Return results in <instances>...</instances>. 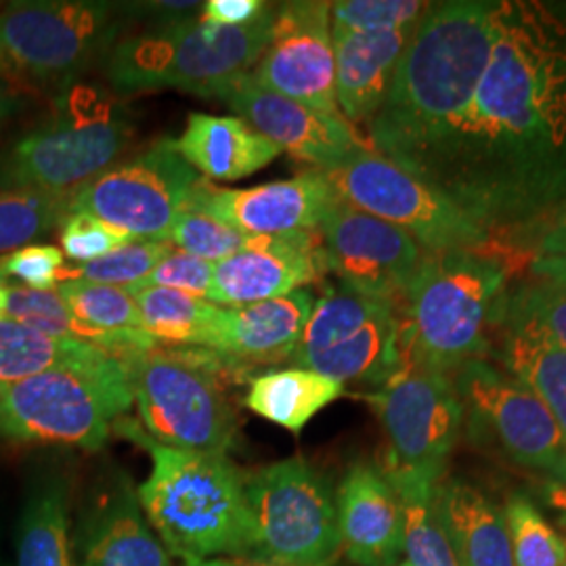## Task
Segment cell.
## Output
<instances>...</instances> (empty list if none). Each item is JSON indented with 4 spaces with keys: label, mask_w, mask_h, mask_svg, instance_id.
<instances>
[{
    "label": "cell",
    "mask_w": 566,
    "mask_h": 566,
    "mask_svg": "<svg viewBox=\"0 0 566 566\" xmlns=\"http://www.w3.org/2000/svg\"><path fill=\"white\" fill-rule=\"evenodd\" d=\"M416 25L392 32H350L332 28L336 103L338 112L353 126L371 120L382 107Z\"/></svg>",
    "instance_id": "obj_24"
},
{
    "label": "cell",
    "mask_w": 566,
    "mask_h": 566,
    "mask_svg": "<svg viewBox=\"0 0 566 566\" xmlns=\"http://www.w3.org/2000/svg\"><path fill=\"white\" fill-rule=\"evenodd\" d=\"M344 554L359 566L399 565L405 554L401 500L378 465L359 462L336 493Z\"/></svg>",
    "instance_id": "obj_22"
},
{
    "label": "cell",
    "mask_w": 566,
    "mask_h": 566,
    "mask_svg": "<svg viewBox=\"0 0 566 566\" xmlns=\"http://www.w3.org/2000/svg\"><path fill=\"white\" fill-rule=\"evenodd\" d=\"M325 269L343 287L386 303H403L424 261V248L407 231L344 202L332 206L319 224Z\"/></svg>",
    "instance_id": "obj_16"
},
{
    "label": "cell",
    "mask_w": 566,
    "mask_h": 566,
    "mask_svg": "<svg viewBox=\"0 0 566 566\" xmlns=\"http://www.w3.org/2000/svg\"><path fill=\"white\" fill-rule=\"evenodd\" d=\"M388 481L403 506L407 563L411 566H460L439 518L434 500L439 483L405 476H388Z\"/></svg>",
    "instance_id": "obj_32"
},
{
    "label": "cell",
    "mask_w": 566,
    "mask_h": 566,
    "mask_svg": "<svg viewBox=\"0 0 566 566\" xmlns=\"http://www.w3.org/2000/svg\"><path fill=\"white\" fill-rule=\"evenodd\" d=\"M200 179L175 142L163 139L72 191L67 214L97 217L133 240L168 242L170 227Z\"/></svg>",
    "instance_id": "obj_15"
},
{
    "label": "cell",
    "mask_w": 566,
    "mask_h": 566,
    "mask_svg": "<svg viewBox=\"0 0 566 566\" xmlns=\"http://www.w3.org/2000/svg\"><path fill=\"white\" fill-rule=\"evenodd\" d=\"M57 294L81 324L99 332H145L142 311L124 287L70 280L60 283Z\"/></svg>",
    "instance_id": "obj_34"
},
{
    "label": "cell",
    "mask_w": 566,
    "mask_h": 566,
    "mask_svg": "<svg viewBox=\"0 0 566 566\" xmlns=\"http://www.w3.org/2000/svg\"><path fill=\"white\" fill-rule=\"evenodd\" d=\"M506 285V264L493 254L426 252L399 304L405 367L453 376L468 361L485 359Z\"/></svg>",
    "instance_id": "obj_4"
},
{
    "label": "cell",
    "mask_w": 566,
    "mask_h": 566,
    "mask_svg": "<svg viewBox=\"0 0 566 566\" xmlns=\"http://www.w3.org/2000/svg\"><path fill=\"white\" fill-rule=\"evenodd\" d=\"M175 147L185 163L217 181H240L282 154L242 118L210 114H191Z\"/></svg>",
    "instance_id": "obj_25"
},
{
    "label": "cell",
    "mask_w": 566,
    "mask_h": 566,
    "mask_svg": "<svg viewBox=\"0 0 566 566\" xmlns=\"http://www.w3.org/2000/svg\"><path fill=\"white\" fill-rule=\"evenodd\" d=\"M343 395L340 382L311 369L292 367L256 376L250 382L243 405L264 420L301 434L304 426Z\"/></svg>",
    "instance_id": "obj_27"
},
{
    "label": "cell",
    "mask_w": 566,
    "mask_h": 566,
    "mask_svg": "<svg viewBox=\"0 0 566 566\" xmlns=\"http://www.w3.org/2000/svg\"><path fill=\"white\" fill-rule=\"evenodd\" d=\"M70 193L0 189V252L20 250L53 231L67 214Z\"/></svg>",
    "instance_id": "obj_33"
},
{
    "label": "cell",
    "mask_w": 566,
    "mask_h": 566,
    "mask_svg": "<svg viewBox=\"0 0 566 566\" xmlns=\"http://www.w3.org/2000/svg\"><path fill=\"white\" fill-rule=\"evenodd\" d=\"M172 250L175 245L170 242L130 240L97 261L78 266H65L61 282L82 280L116 287H133L163 263Z\"/></svg>",
    "instance_id": "obj_37"
},
{
    "label": "cell",
    "mask_w": 566,
    "mask_h": 566,
    "mask_svg": "<svg viewBox=\"0 0 566 566\" xmlns=\"http://www.w3.org/2000/svg\"><path fill=\"white\" fill-rule=\"evenodd\" d=\"M250 238L252 235L191 208H182L168 233V242L177 245V250L212 264L240 252Z\"/></svg>",
    "instance_id": "obj_38"
},
{
    "label": "cell",
    "mask_w": 566,
    "mask_h": 566,
    "mask_svg": "<svg viewBox=\"0 0 566 566\" xmlns=\"http://www.w3.org/2000/svg\"><path fill=\"white\" fill-rule=\"evenodd\" d=\"M413 175L491 243L566 200V2L500 0L485 74L462 120Z\"/></svg>",
    "instance_id": "obj_1"
},
{
    "label": "cell",
    "mask_w": 566,
    "mask_h": 566,
    "mask_svg": "<svg viewBox=\"0 0 566 566\" xmlns=\"http://www.w3.org/2000/svg\"><path fill=\"white\" fill-rule=\"evenodd\" d=\"M525 325L549 343L566 348V290L546 280H528L506 292L495 324Z\"/></svg>",
    "instance_id": "obj_35"
},
{
    "label": "cell",
    "mask_w": 566,
    "mask_h": 566,
    "mask_svg": "<svg viewBox=\"0 0 566 566\" xmlns=\"http://www.w3.org/2000/svg\"><path fill=\"white\" fill-rule=\"evenodd\" d=\"M0 566H4V565H2V560H0Z\"/></svg>",
    "instance_id": "obj_52"
},
{
    "label": "cell",
    "mask_w": 566,
    "mask_h": 566,
    "mask_svg": "<svg viewBox=\"0 0 566 566\" xmlns=\"http://www.w3.org/2000/svg\"><path fill=\"white\" fill-rule=\"evenodd\" d=\"M214 264L191 256L182 250H172L143 282L133 287H168L182 294L210 301ZM124 287V290H133Z\"/></svg>",
    "instance_id": "obj_42"
},
{
    "label": "cell",
    "mask_w": 566,
    "mask_h": 566,
    "mask_svg": "<svg viewBox=\"0 0 566 566\" xmlns=\"http://www.w3.org/2000/svg\"><path fill=\"white\" fill-rule=\"evenodd\" d=\"M437 510L460 566H514L504 510L462 481L437 485Z\"/></svg>",
    "instance_id": "obj_26"
},
{
    "label": "cell",
    "mask_w": 566,
    "mask_h": 566,
    "mask_svg": "<svg viewBox=\"0 0 566 566\" xmlns=\"http://www.w3.org/2000/svg\"><path fill=\"white\" fill-rule=\"evenodd\" d=\"M327 273L319 231L252 235L240 252L214 264L210 303L245 306L303 290Z\"/></svg>",
    "instance_id": "obj_20"
},
{
    "label": "cell",
    "mask_w": 566,
    "mask_h": 566,
    "mask_svg": "<svg viewBox=\"0 0 566 566\" xmlns=\"http://www.w3.org/2000/svg\"><path fill=\"white\" fill-rule=\"evenodd\" d=\"M324 175L344 202L403 229L428 254L485 252L491 245L485 227L465 214L441 189L374 149Z\"/></svg>",
    "instance_id": "obj_12"
},
{
    "label": "cell",
    "mask_w": 566,
    "mask_h": 566,
    "mask_svg": "<svg viewBox=\"0 0 566 566\" xmlns=\"http://www.w3.org/2000/svg\"><path fill=\"white\" fill-rule=\"evenodd\" d=\"M135 126L120 103L91 86H72L57 109L0 156V189L72 193L120 163Z\"/></svg>",
    "instance_id": "obj_6"
},
{
    "label": "cell",
    "mask_w": 566,
    "mask_h": 566,
    "mask_svg": "<svg viewBox=\"0 0 566 566\" xmlns=\"http://www.w3.org/2000/svg\"><path fill=\"white\" fill-rule=\"evenodd\" d=\"M275 4L240 28L206 25L200 18L149 25L109 49L105 76L120 95L175 88L219 97L229 84L254 70L271 36Z\"/></svg>",
    "instance_id": "obj_5"
},
{
    "label": "cell",
    "mask_w": 566,
    "mask_h": 566,
    "mask_svg": "<svg viewBox=\"0 0 566 566\" xmlns=\"http://www.w3.org/2000/svg\"><path fill=\"white\" fill-rule=\"evenodd\" d=\"M126 4L20 0L0 9V70L65 95L118 42Z\"/></svg>",
    "instance_id": "obj_8"
},
{
    "label": "cell",
    "mask_w": 566,
    "mask_h": 566,
    "mask_svg": "<svg viewBox=\"0 0 566 566\" xmlns=\"http://www.w3.org/2000/svg\"><path fill=\"white\" fill-rule=\"evenodd\" d=\"M250 76L264 88L327 114L336 103L332 2L292 0L275 4L271 36Z\"/></svg>",
    "instance_id": "obj_17"
},
{
    "label": "cell",
    "mask_w": 566,
    "mask_h": 566,
    "mask_svg": "<svg viewBox=\"0 0 566 566\" xmlns=\"http://www.w3.org/2000/svg\"><path fill=\"white\" fill-rule=\"evenodd\" d=\"M181 566H238L227 558H210V560H187Z\"/></svg>",
    "instance_id": "obj_48"
},
{
    "label": "cell",
    "mask_w": 566,
    "mask_h": 566,
    "mask_svg": "<svg viewBox=\"0 0 566 566\" xmlns=\"http://www.w3.org/2000/svg\"><path fill=\"white\" fill-rule=\"evenodd\" d=\"M219 99L242 116L254 130L315 170H334L371 151L369 142L343 114H327L304 103L287 99L261 86L250 74L229 84Z\"/></svg>",
    "instance_id": "obj_18"
},
{
    "label": "cell",
    "mask_w": 566,
    "mask_h": 566,
    "mask_svg": "<svg viewBox=\"0 0 566 566\" xmlns=\"http://www.w3.org/2000/svg\"><path fill=\"white\" fill-rule=\"evenodd\" d=\"M514 566H566V539L523 493L504 506Z\"/></svg>",
    "instance_id": "obj_36"
},
{
    "label": "cell",
    "mask_w": 566,
    "mask_h": 566,
    "mask_svg": "<svg viewBox=\"0 0 566 566\" xmlns=\"http://www.w3.org/2000/svg\"><path fill=\"white\" fill-rule=\"evenodd\" d=\"M395 566H411V565H409V563H407V560H403V563H399V565H395Z\"/></svg>",
    "instance_id": "obj_50"
},
{
    "label": "cell",
    "mask_w": 566,
    "mask_h": 566,
    "mask_svg": "<svg viewBox=\"0 0 566 566\" xmlns=\"http://www.w3.org/2000/svg\"><path fill=\"white\" fill-rule=\"evenodd\" d=\"M290 361L343 386H385L405 369L399 306L329 287L315 301Z\"/></svg>",
    "instance_id": "obj_11"
},
{
    "label": "cell",
    "mask_w": 566,
    "mask_h": 566,
    "mask_svg": "<svg viewBox=\"0 0 566 566\" xmlns=\"http://www.w3.org/2000/svg\"><path fill=\"white\" fill-rule=\"evenodd\" d=\"M116 428L151 458V472L137 495L172 558L250 556L243 474L227 455L160 446L133 420H118Z\"/></svg>",
    "instance_id": "obj_3"
},
{
    "label": "cell",
    "mask_w": 566,
    "mask_h": 566,
    "mask_svg": "<svg viewBox=\"0 0 566 566\" xmlns=\"http://www.w3.org/2000/svg\"><path fill=\"white\" fill-rule=\"evenodd\" d=\"M172 560L145 521L130 479L124 474L112 479L82 516L74 537L76 566H175Z\"/></svg>",
    "instance_id": "obj_23"
},
{
    "label": "cell",
    "mask_w": 566,
    "mask_h": 566,
    "mask_svg": "<svg viewBox=\"0 0 566 566\" xmlns=\"http://www.w3.org/2000/svg\"><path fill=\"white\" fill-rule=\"evenodd\" d=\"M250 558L271 566H334L343 539L336 497L303 458L243 476Z\"/></svg>",
    "instance_id": "obj_10"
},
{
    "label": "cell",
    "mask_w": 566,
    "mask_h": 566,
    "mask_svg": "<svg viewBox=\"0 0 566 566\" xmlns=\"http://www.w3.org/2000/svg\"><path fill=\"white\" fill-rule=\"evenodd\" d=\"M130 405L128 376L118 359L53 369L0 388V437L97 451Z\"/></svg>",
    "instance_id": "obj_9"
},
{
    "label": "cell",
    "mask_w": 566,
    "mask_h": 566,
    "mask_svg": "<svg viewBox=\"0 0 566 566\" xmlns=\"http://www.w3.org/2000/svg\"><path fill=\"white\" fill-rule=\"evenodd\" d=\"M430 2L420 0H340L332 2V28L350 32H392L413 28Z\"/></svg>",
    "instance_id": "obj_39"
},
{
    "label": "cell",
    "mask_w": 566,
    "mask_h": 566,
    "mask_svg": "<svg viewBox=\"0 0 566 566\" xmlns=\"http://www.w3.org/2000/svg\"><path fill=\"white\" fill-rule=\"evenodd\" d=\"M15 566H76L70 537L67 483L61 472H44L28 493Z\"/></svg>",
    "instance_id": "obj_28"
},
{
    "label": "cell",
    "mask_w": 566,
    "mask_h": 566,
    "mask_svg": "<svg viewBox=\"0 0 566 566\" xmlns=\"http://www.w3.org/2000/svg\"><path fill=\"white\" fill-rule=\"evenodd\" d=\"M254 566H271V565H261V563H259V565H254Z\"/></svg>",
    "instance_id": "obj_51"
},
{
    "label": "cell",
    "mask_w": 566,
    "mask_h": 566,
    "mask_svg": "<svg viewBox=\"0 0 566 566\" xmlns=\"http://www.w3.org/2000/svg\"><path fill=\"white\" fill-rule=\"evenodd\" d=\"M264 7L261 0H208L202 2L200 21L214 28H240L256 20Z\"/></svg>",
    "instance_id": "obj_44"
},
{
    "label": "cell",
    "mask_w": 566,
    "mask_h": 566,
    "mask_svg": "<svg viewBox=\"0 0 566 566\" xmlns=\"http://www.w3.org/2000/svg\"><path fill=\"white\" fill-rule=\"evenodd\" d=\"M145 434L170 449L223 453L238 439V413L221 385L223 361L202 348L158 346L124 361Z\"/></svg>",
    "instance_id": "obj_7"
},
{
    "label": "cell",
    "mask_w": 566,
    "mask_h": 566,
    "mask_svg": "<svg viewBox=\"0 0 566 566\" xmlns=\"http://www.w3.org/2000/svg\"><path fill=\"white\" fill-rule=\"evenodd\" d=\"M114 357L91 344L57 340L13 319H0V388L63 367H97Z\"/></svg>",
    "instance_id": "obj_30"
},
{
    "label": "cell",
    "mask_w": 566,
    "mask_h": 566,
    "mask_svg": "<svg viewBox=\"0 0 566 566\" xmlns=\"http://www.w3.org/2000/svg\"><path fill=\"white\" fill-rule=\"evenodd\" d=\"M142 311L145 332L160 346L203 348L219 304L168 287L126 290Z\"/></svg>",
    "instance_id": "obj_31"
},
{
    "label": "cell",
    "mask_w": 566,
    "mask_h": 566,
    "mask_svg": "<svg viewBox=\"0 0 566 566\" xmlns=\"http://www.w3.org/2000/svg\"><path fill=\"white\" fill-rule=\"evenodd\" d=\"M495 327L502 329L497 359L504 371L546 405L566 439V348L525 325L500 322Z\"/></svg>",
    "instance_id": "obj_29"
},
{
    "label": "cell",
    "mask_w": 566,
    "mask_h": 566,
    "mask_svg": "<svg viewBox=\"0 0 566 566\" xmlns=\"http://www.w3.org/2000/svg\"><path fill=\"white\" fill-rule=\"evenodd\" d=\"M306 287L245 306H219L202 350L217 355L227 369L283 364L292 359L315 306Z\"/></svg>",
    "instance_id": "obj_21"
},
{
    "label": "cell",
    "mask_w": 566,
    "mask_h": 566,
    "mask_svg": "<svg viewBox=\"0 0 566 566\" xmlns=\"http://www.w3.org/2000/svg\"><path fill=\"white\" fill-rule=\"evenodd\" d=\"M4 308H7V285H4L2 277H0V319L7 317V315H4Z\"/></svg>",
    "instance_id": "obj_49"
},
{
    "label": "cell",
    "mask_w": 566,
    "mask_h": 566,
    "mask_svg": "<svg viewBox=\"0 0 566 566\" xmlns=\"http://www.w3.org/2000/svg\"><path fill=\"white\" fill-rule=\"evenodd\" d=\"M60 242L65 259L72 263H91L114 252L133 238L114 224L91 214H67L60 224Z\"/></svg>",
    "instance_id": "obj_40"
},
{
    "label": "cell",
    "mask_w": 566,
    "mask_h": 566,
    "mask_svg": "<svg viewBox=\"0 0 566 566\" xmlns=\"http://www.w3.org/2000/svg\"><path fill=\"white\" fill-rule=\"evenodd\" d=\"M531 275L537 280L556 283L566 290V259L563 256H539L531 261Z\"/></svg>",
    "instance_id": "obj_45"
},
{
    "label": "cell",
    "mask_w": 566,
    "mask_h": 566,
    "mask_svg": "<svg viewBox=\"0 0 566 566\" xmlns=\"http://www.w3.org/2000/svg\"><path fill=\"white\" fill-rule=\"evenodd\" d=\"M338 200L340 196L324 172L308 170L294 179L250 189H224L202 177L185 208L203 212L245 235H280L317 231Z\"/></svg>",
    "instance_id": "obj_19"
},
{
    "label": "cell",
    "mask_w": 566,
    "mask_h": 566,
    "mask_svg": "<svg viewBox=\"0 0 566 566\" xmlns=\"http://www.w3.org/2000/svg\"><path fill=\"white\" fill-rule=\"evenodd\" d=\"M542 497L547 506L560 512V516L566 518V481L565 483H546L542 489Z\"/></svg>",
    "instance_id": "obj_46"
},
{
    "label": "cell",
    "mask_w": 566,
    "mask_h": 566,
    "mask_svg": "<svg viewBox=\"0 0 566 566\" xmlns=\"http://www.w3.org/2000/svg\"><path fill=\"white\" fill-rule=\"evenodd\" d=\"M63 250L49 243H30L0 259V277H13L39 292L53 290L63 280Z\"/></svg>",
    "instance_id": "obj_41"
},
{
    "label": "cell",
    "mask_w": 566,
    "mask_h": 566,
    "mask_svg": "<svg viewBox=\"0 0 566 566\" xmlns=\"http://www.w3.org/2000/svg\"><path fill=\"white\" fill-rule=\"evenodd\" d=\"M495 242H502L512 252L531 256V261L539 256L566 259V200L539 221L525 224Z\"/></svg>",
    "instance_id": "obj_43"
},
{
    "label": "cell",
    "mask_w": 566,
    "mask_h": 566,
    "mask_svg": "<svg viewBox=\"0 0 566 566\" xmlns=\"http://www.w3.org/2000/svg\"><path fill=\"white\" fill-rule=\"evenodd\" d=\"M15 105H18V103H15L13 93L0 82V133H2L7 120L11 118V114L15 112Z\"/></svg>",
    "instance_id": "obj_47"
},
{
    "label": "cell",
    "mask_w": 566,
    "mask_h": 566,
    "mask_svg": "<svg viewBox=\"0 0 566 566\" xmlns=\"http://www.w3.org/2000/svg\"><path fill=\"white\" fill-rule=\"evenodd\" d=\"M472 439L497 447L512 464L566 481V439L546 405L521 380L486 359H472L453 374Z\"/></svg>",
    "instance_id": "obj_13"
},
{
    "label": "cell",
    "mask_w": 566,
    "mask_h": 566,
    "mask_svg": "<svg viewBox=\"0 0 566 566\" xmlns=\"http://www.w3.org/2000/svg\"><path fill=\"white\" fill-rule=\"evenodd\" d=\"M367 401L385 428L386 474L441 483L464 424L453 376L405 367Z\"/></svg>",
    "instance_id": "obj_14"
},
{
    "label": "cell",
    "mask_w": 566,
    "mask_h": 566,
    "mask_svg": "<svg viewBox=\"0 0 566 566\" xmlns=\"http://www.w3.org/2000/svg\"><path fill=\"white\" fill-rule=\"evenodd\" d=\"M500 0L430 2L395 70L369 147L413 170L462 120L485 74Z\"/></svg>",
    "instance_id": "obj_2"
}]
</instances>
